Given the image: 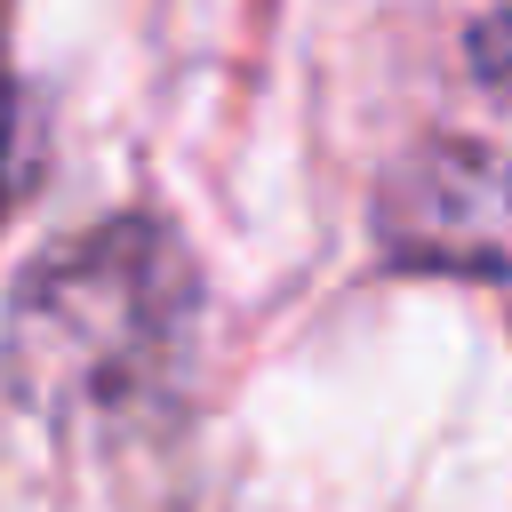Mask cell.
<instances>
[{
    "label": "cell",
    "mask_w": 512,
    "mask_h": 512,
    "mask_svg": "<svg viewBox=\"0 0 512 512\" xmlns=\"http://www.w3.org/2000/svg\"><path fill=\"white\" fill-rule=\"evenodd\" d=\"M184 336L192 264L160 224L128 216L24 272L8 304V384L48 424H128L168 400Z\"/></svg>",
    "instance_id": "6da1fadb"
},
{
    "label": "cell",
    "mask_w": 512,
    "mask_h": 512,
    "mask_svg": "<svg viewBox=\"0 0 512 512\" xmlns=\"http://www.w3.org/2000/svg\"><path fill=\"white\" fill-rule=\"evenodd\" d=\"M376 232L400 264L512 280V152L504 144H424L392 168Z\"/></svg>",
    "instance_id": "7a4b0ae2"
},
{
    "label": "cell",
    "mask_w": 512,
    "mask_h": 512,
    "mask_svg": "<svg viewBox=\"0 0 512 512\" xmlns=\"http://www.w3.org/2000/svg\"><path fill=\"white\" fill-rule=\"evenodd\" d=\"M472 72H480L496 96H512V8H504V16H480V32H472Z\"/></svg>",
    "instance_id": "3957f363"
}]
</instances>
